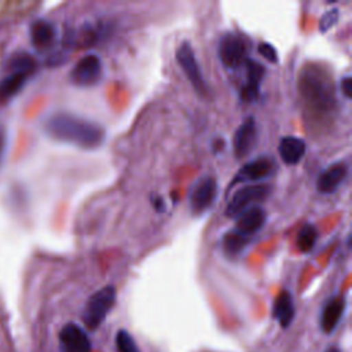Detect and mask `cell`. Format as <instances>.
Instances as JSON below:
<instances>
[{
	"label": "cell",
	"instance_id": "7c38bea8",
	"mask_svg": "<svg viewBox=\"0 0 352 352\" xmlns=\"http://www.w3.org/2000/svg\"><path fill=\"white\" fill-rule=\"evenodd\" d=\"M63 352H91V341L87 333L74 323H67L59 333Z\"/></svg>",
	"mask_w": 352,
	"mask_h": 352
},
{
	"label": "cell",
	"instance_id": "603a6c76",
	"mask_svg": "<svg viewBox=\"0 0 352 352\" xmlns=\"http://www.w3.org/2000/svg\"><path fill=\"white\" fill-rule=\"evenodd\" d=\"M116 345L118 352H140L135 340L126 330H120L116 336Z\"/></svg>",
	"mask_w": 352,
	"mask_h": 352
},
{
	"label": "cell",
	"instance_id": "52a82bcc",
	"mask_svg": "<svg viewBox=\"0 0 352 352\" xmlns=\"http://www.w3.org/2000/svg\"><path fill=\"white\" fill-rule=\"evenodd\" d=\"M102 60L98 55L82 56L70 72V81L77 87H92L102 78Z\"/></svg>",
	"mask_w": 352,
	"mask_h": 352
},
{
	"label": "cell",
	"instance_id": "3957f363",
	"mask_svg": "<svg viewBox=\"0 0 352 352\" xmlns=\"http://www.w3.org/2000/svg\"><path fill=\"white\" fill-rule=\"evenodd\" d=\"M219 59L224 67L235 70L249 59V47L246 38L234 32H227L219 41Z\"/></svg>",
	"mask_w": 352,
	"mask_h": 352
},
{
	"label": "cell",
	"instance_id": "ba28073f",
	"mask_svg": "<svg viewBox=\"0 0 352 352\" xmlns=\"http://www.w3.org/2000/svg\"><path fill=\"white\" fill-rule=\"evenodd\" d=\"M302 92L305 95V98L315 104H320L324 109H329L330 104L333 103V94H331V82L329 84L327 80L322 78V76L316 74H311L308 73L307 76H304L302 78Z\"/></svg>",
	"mask_w": 352,
	"mask_h": 352
},
{
	"label": "cell",
	"instance_id": "5b68a950",
	"mask_svg": "<svg viewBox=\"0 0 352 352\" xmlns=\"http://www.w3.org/2000/svg\"><path fill=\"white\" fill-rule=\"evenodd\" d=\"M217 192L219 186L213 176L205 175L199 177L190 191V209L192 214L199 216L212 208L217 198Z\"/></svg>",
	"mask_w": 352,
	"mask_h": 352
},
{
	"label": "cell",
	"instance_id": "5bb4252c",
	"mask_svg": "<svg viewBox=\"0 0 352 352\" xmlns=\"http://www.w3.org/2000/svg\"><path fill=\"white\" fill-rule=\"evenodd\" d=\"M235 226H234V231H236L238 234L252 239L253 235H256L265 224V212L261 206H253L249 208L248 210L242 212L238 217H235Z\"/></svg>",
	"mask_w": 352,
	"mask_h": 352
},
{
	"label": "cell",
	"instance_id": "9c48e42d",
	"mask_svg": "<svg viewBox=\"0 0 352 352\" xmlns=\"http://www.w3.org/2000/svg\"><path fill=\"white\" fill-rule=\"evenodd\" d=\"M275 170V162L270 157H257L246 162L235 175L230 187L238 183L246 182H258L271 176Z\"/></svg>",
	"mask_w": 352,
	"mask_h": 352
},
{
	"label": "cell",
	"instance_id": "4fadbf2b",
	"mask_svg": "<svg viewBox=\"0 0 352 352\" xmlns=\"http://www.w3.org/2000/svg\"><path fill=\"white\" fill-rule=\"evenodd\" d=\"M243 66L246 70V80L241 88V99L243 102H253L258 96L260 84L264 77L265 69L258 60L252 58H249Z\"/></svg>",
	"mask_w": 352,
	"mask_h": 352
},
{
	"label": "cell",
	"instance_id": "277c9868",
	"mask_svg": "<svg viewBox=\"0 0 352 352\" xmlns=\"http://www.w3.org/2000/svg\"><path fill=\"white\" fill-rule=\"evenodd\" d=\"M116 302V289L113 286H104L100 290L95 292L87 301L82 320L85 326L91 330L96 329L107 316L110 309Z\"/></svg>",
	"mask_w": 352,
	"mask_h": 352
},
{
	"label": "cell",
	"instance_id": "4316f807",
	"mask_svg": "<svg viewBox=\"0 0 352 352\" xmlns=\"http://www.w3.org/2000/svg\"><path fill=\"white\" fill-rule=\"evenodd\" d=\"M6 132L3 128H0V165L3 164V160H4V153H6Z\"/></svg>",
	"mask_w": 352,
	"mask_h": 352
},
{
	"label": "cell",
	"instance_id": "f1b7e54d",
	"mask_svg": "<svg viewBox=\"0 0 352 352\" xmlns=\"http://www.w3.org/2000/svg\"><path fill=\"white\" fill-rule=\"evenodd\" d=\"M326 352H340L337 348H334V346H331V348H329Z\"/></svg>",
	"mask_w": 352,
	"mask_h": 352
},
{
	"label": "cell",
	"instance_id": "7402d4cb",
	"mask_svg": "<svg viewBox=\"0 0 352 352\" xmlns=\"http://www.w3.org/2000/svg\"><path fill=\"white\" fill-rule=\"evenodd\" d=\"M36 66H37L36 60L28 54L14 55L12 59L10 60V67L12 70V73H21L28 77L36 70Z\"/></svg>",
	"mask_w": 352,
	"mask_h": 352
},
{
	"label": "cell",
	"instance_id": "d6986e66",
	"mask_svg": "<svg viewBox=\"0 0 352 352\" xmlns=\"http://www.w3.org/2000/svg\"><path fill=\"white\" fill-rule=\"evenodd\" d=\"M252 242V239L238 234L234 230H230L227 234H224L223 239H221V248L224 250V253L230 257H235L239 253H242L245 250V248Z\"/></svg>",
	"mask_w": 352,
	"mask_h": 352
},
{
	"label": "cell",
	"instance_id": "484cf974",
	"mask_svg": "<svg viewBox=\"0 0 352 352\" xmlns=\"http://www.w3.org/2000/svg\"><path fill=\"white\" fill-rule=\"evenodd\" d=\"M341 89H342V94L345 95V98L351 99L352 98V78L349 76H345L341 81Z\"/></svg>",
	"mask_w": 352,
	"mask_h": 352
},
{
	"label": "cell",
	"instance_id": "e0dca14e",
	"mask_svg": "<svg viewBox=\"0 0 352 352\" xmlns=\"http://www.w3.org/2000/svg\"><path fill=\"white\" fill-rule=\"evenodd\" d=\"M30 40L37 50H45L52 45L55 40V28L51 22L38 19L30 26Z\"/></svg>",
	"mask_w": 352,
	"mask_h": 352
},
{
	"label": "cell",
	"instance_id": "cb8c5ba5",
	"mask_svg": "<svg viewBox=\"0 0 352 352\" xmlns=\"http://www.w3.org/2000/svg\"><path fill=\"white\" fill-rule=\"evenodd\" d=\"M338 19H340V11H338L337 8L327 10V11L322 15V18H320V21H319V29H320V32L324 33V32H327L329 29H331V28L338 22Z\"/></svg>",
	"mask_w": 352,
	"mask_h": 352
},
{
	"label": "cell",
	"instance_id": "83f0119b",
	"mask_svg": "<svg viewBox=\"0 0 352 352\" xmlns=\"http://www.w3.org/2000/svg\"><path fill=\"white\" fill-rule=\"evenodd\" d=\"M154 208H155L158 212H162V210L165 209V205H164L162 199H160V198H155V199H154Z\"/></svg>",
	"mask_w": 352,
	"mask_h": 352
},
{
	"label": "cell",
	"instance_id": "2e32d148",
	"mask_svg": "<svg viewBox=\"0 0 352 352\" xmlns=\"http://www.w3.org/2000/svg\"><path fill=\"white\" fill-rule=\"evenodd\" d=\"M344 308L345 302L342 297H333L326 302L320 316V326L324 333H331L336 329L342 316Z\"/></svg>",
	"mask_w": 352,
	"mask_h": 352
},
{
	"label": "cell",
	"instance_id": "ffe728a7",
	"mask_svg": "<svg viewBox=\"0 0 352 352\" xmlns=\"http://www.w3.org/2000/svg\"><path fill=\"white\" fill-rule=\"evenodd\" d=\"M28 76L21 73H11L8 77L0 81V99L7 100L16 95L25 85Z\"/></svg>",
	"mask_w": 352,
	"mask_h": 352
},
{
	"label": "cell",
	"instance_id": "44dd1931",
	"mask_svg": "<svg viewBox=\"0 0 352 352\" xmlns=\"http://www.w3.org/2000/svg\"><path fill=\"white\" fill-rule=\"evenodd\" d=\"M318 230L314 224L311 223H307L304 224L298 234H297V238H296V245L298 248L300 252L302 253H307V252H311L316 243V239H318Z\"/></svg>",
	"mask_w": 352,
	"mask_h": 352
},
{
	"label": "cell",
	"instance_id": "30bf717a",
	"mask_svg": "<svg viewBox=\"0 0 352 352\" xmlns=\"http://www.w3.org/2000/svg\"><path fill=\"white\" fill-rule=\"evenodd\" d=\"M257 142V126L253 116L246 117L236 128L232 139V148L236 158H245Z\"/></svg>",
	"mask_w": 352,
	"mask_h": 352
},
{
	"label": "cell",
	"instance_id": "8992f818",
	"mask_svg": "<svg viewBox=\"0 0 352 352\" xmlns=\"http://www.w3.org/2000/svg\"><path fill=\"white\" fill-rule=\"evenodd\" d=\"M176 60L179 66L182 67L183 73L199 95H206L208 92V84L204 78L202 70L199 67V63L197 62L195 52L188 41H183L179 48L176 50Z\"/></svg>",
	"mask_w": 352,
	"mask_h": 352
},
{
	"label": "cell",
	"instance_id": "9a60e30c",
	"mask_svg": "<svg viewBox=\"0 0 352 352\" xmlns=\"http://www.w3.org/2000/svg\"><path fill=\"white\" fill-rule=\"evenodd\" d=\"M305 142L297 136H285L280 139L278 146L279 157L286 165L298 164L305 155Z\"/></svg>",
	"mask_w": 352,
	"mask_h": 352
},
{
	"label": "cell",
	"instance_id": "8fae6325",
	"mask_svg": "<svg viewBox=\"0 0 352 352\" xmlns=\"http://www.w3.org/2000/svg\"><path fill=\"white\" fill-rule=\"evenodd\" d=\"M348 165L344 161L334 162L322 170L316 179V190L322 194H333L345 182Z\"/></svg>",
	"mask_w": 352,
	"mask_h": 352
},
{
	"label": "cell",
	"instance_id": "ac0fdd59",
	"mask_svg": "<svg viewBox=\"0 0 352 352\" xmlns=\"http://www.w3.org/2000/svg\"><path fill=\"white\" fill-rule=\"evenodd\" d=\"M294 314H296V309H294L292 294L287 290L280 292L274 301V309H272L274 318L285 329V327H289V324L292 323Z\"/></svg>",
	"mask_w": 352,
	"mask_h": 352
},
{
	"label": "cell",
	"instance_id": "7a4b0ae2",
	"mask_svg": "<svg viewBox=\"0 0 352 352\" xmlns=\"http://www.w3.org/2000/svg\"><path fill=\"white\" fill-rule=\"evenodd\" d=\"M271 194L270 184H249L236 190L226 206L227 217H238L253 206H260Z\"/></svg>",
	"mask_w": 352,
	"mask_h": 352
},
{
	"label": "cell",
	"instance_id": "d4e9b609",
	"mask_svg": "<svg viewBox=\"0 0 352 352\" xmlns=\"http://www.w3.org/2000/svg\"><path fill=\"white\" fill-rule=\"evenodd\" d=\"M257 51L260 55H263L268 62L276 63L278 62V52L276 48L270 43H260L257 47Z\"/></svg>",
	"mask_w": 352,
	"mask_h": 352
},
{
	"label": "cell",
	"instance_id": "6da1fadb",
	"mask_svg": "<svg viewBox=\"0 0 352 352\" xmlns=\"http://www.w3.org/2000/svg\"><path fill=\"white\" fill-rule=\"evenodd\" d=\"M45 132L60 142H66L81 148H96L104 140L102 125L70 113H54L44 122Z\"/></svg>",
	"mask_w": 352,
	"mask_h": 352
}]
</instances>
